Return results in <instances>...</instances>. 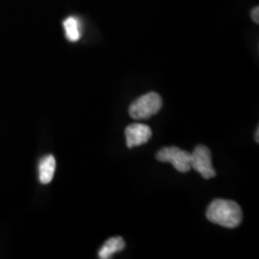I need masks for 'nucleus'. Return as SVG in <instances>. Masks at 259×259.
Segmentation results:
<instances>
[{"label":"nucleus","mask_w":259,"mask_h":259,"mask_svg":"<svg viewBox=\"0 0 259 259\" xmlns=\"http://www.w3.org/2000/svg\"><path fill=\"white\" fill-rule=\"evenodd\" d=\"M206 219L226 228H235L242 221V211L234 200L215 199L206 210Z\"/></svg>","instance_id":"nucleus-1"},{"label":"nucleus","mask_w":259,"mask_h":259,"mask_svg":"<svg viewBox=\"0 0 259 259\" xmlns=\"http://www.w3.org/2000/svg\"><path fill=\"white\" fill-rule=\"evenodd\" d=\"M162 107V97L157 93H148L130 106L128 113L136 120H144L157 114Z\"/></svg>","instance_id":"nucleus-2"},{"label":"nucleus","mask_w":259,"mask_h":259,"mask_svg":"<svg viewBox=\"0 0 259 259\" xmlns=\"http://www.w3.org/2000/svg\"><path fill=\"white\" fill-rule=\"evenodd\" d=\"M156 160L161 162H169L180 173H187L191 170V154L180 148H162L156 154Z\"/></svg>","instance_id":"nucleus-3"},{"label":"nucleus","mask_w":259,"mask_h":259,"mask_svg":"<svg viewBox=\"0 0 259 259\" xmlns=\"http://www.w3.org/2000/svg\"><path fill=\"white\" fill-rule=\"evenodd\" d=\"M191 169L198 171L204 179H211L216 176L209 148L204 147V145H198L194 149L193 153L191 154Z\"/></svg>","instance_id":"nucleus-4"},{"label":"nucleus","mask_w":259,"mask_h":259,"mask_svg":"<svg viewBox=\"0 0 259 259\" xmlns=\"http://www.w3.org/2000/svg\"><path fill=\"white\" fill-rule=\"evenodd\" d=\"M151 128L148 125L144 124H132L128 125L125 130V136H126V145L127 148H135L139 147V145H143L149 142V139L151 138Z\"/></svg>","instance_id":"nucleus-5"},{"label":"nucleus","mask_w":259,"mask_h":259,"mask_svg":"<svg viewBox=\"0 0 259 259\" xmlns=\"http://www.w3.org/2000/svg\"><path fill=\"white\" fill-rule=\"evenodd\" d=\"M54 173H56V158L53 155H47L40 161L38 164V178L45 185L50 184L53 180Z\"/></svg>","instance_id":"nucleus-6"},{"label":"nucleus","mask_w":259,"mask_h":259,"mask_svg":"<svg viewBox=\"0 0 259 259\" xmlns=\"http://www.w3.org/2000/svg\"><path fill=\"white\" fill-rule=\"evenodd\" d=\"M125 248V241L124 239L120 236H114V238L108 239L103 246L101 250L99 251V258L101 259H108L112 258L113 254L116 252H120Z\"/></svg>","instance_id":"nucleus-7"},{"label":"nucleus","mask_w":259,"mask_h":259,"mask_svg":"<svg viewBox=\"0 0 259 259\" xmlns=\"http://www.w3.org/2000/svg\"><path fill=\"white\" fill-rule=\"evenodd\" d=\"M64 29L67 40L71 42H77L80 38V28L78 19L69 17L64 21Z\"/></svg>","instance_id":"nucleus-8"},{"label":"nucleus","mask_w":259,"mask_h":259,"mask_svg":"<svg viewBox=\"0 0 259 259\" xmlns=\"http://www.w3.org/2000/svg\"><path fill=\"white\" fill-rule=\"evenodd\" d=\"M251 17H252V19H253L254 23H259V8H258V6L252 10Z\"/></svg>","instance_id":"nucleus-9"},{"label":"nucleus","mask_w":259,"mask_h":259,"mask_svg":"<svg viewBox=\"0 0 259 259\" xmlns=\"http://www.w3.org/2000/svg\"><path fill=\"white\" fill-rule=\"evenodd\" d=\"M258 135H259V128L255 130V142H257V143L259 142V139H258Z\"/></svg>","instance_id":"nucleus-10"}]
</instances>
